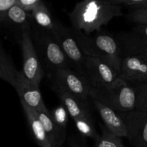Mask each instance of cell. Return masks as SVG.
I'll return each mask as SVG.
<instances>
[{
	"instance_id": "6da1fadb",
	"label": "cell",
	"mask_w": 147,
	"mask_h": 147,
	"mask_svg": "<svg viewBox=\"0 0 147 147\" xmlns=\"http://www.w3.org/2000/svg\"><path fill=\"white\" fill-rule=\"evenodd\" d=\"M121 6L110 0H82L69 14L72 27L86 34L100 32L115 17L122 16Z\"/></svg>"
},
{
	"instance_id": "7a4b0ae2",
	"label": "cell",
	"mask_w": 147,
	"mask_h": 147,
	"mask_svg": "<svg viewBox=\"0 0 147 147\" xmlns=\"http://www.w3.org/2000/svg\"><path fill=\"white\" fill-rule=\"evenodd\" d=\"M72 31L79 47L86 56L100 59L119 73L123 55L117 40L100 31L93 34H86L73 27Z\"/></svg>"
},
{
	"instance_id": "3957f363",
	"label": "cell",
	"mask_w": 147,
	"mask_h": 147,
	"mask_svg": "<svg viewBox=\"0 0 147 147\" xmlns=\"http://www.w3.org/2000/svg\"><path fill=\"white\" fill-rule=\"evenodd\" d=\"M90 99L101 102L116 112H127L136 109V95L133 85L119 77L107 86L91 88Z\"/></svg>"
},
{
	"instance_id": "277c9868",
	"label": "cell",
	"mask_w": 147,
	"mask_h": 147,
	"mask_svg": "<svg viewBox=\"0 0 147 147\" xmlns=\"http://www.w3.org/2000/svg\"><path fill=\"white\" fill-rule=\"evenodd\" d=\"M32 38L47 76L57 69L71 67L53 32L42 30L33 23Z\"/></svg>"
},
{
	"instance_id": "5b68a950",
	"label": "cell",
	"mask_w": 147,
	"mask_h": 147,
	"mask_svg": "<svg viewBox=\"0 0 147 147\" xmlns=\"http://www.w3.org/2000/svg\"><path fill=\"white\" fill-rule=\"evenodd\" d=\"M53 83V90H61L82 100L90 99V86L86 78L71 67L56 70L48 76Z\"/></svg>"
},
{
	"instance_id": "8992f818",
	"label": "cell",
	"mask_w": 147,
	"mask_h": 147,
	"mask_svg": "<svg viewBox=\"0 0 147 147\" xmlns=\"http://www.w3.org/2000/svg\"><path fill=\"white\" fill-rule=\"evenodd\" d=\"M23 59L21 73L29 81L40 86L45 71L32 38V32H24L19 39Z\"/></svg>"
},
{
	"instance_id": "52a82bcc",
	"label": "cell",
	"mask_w": 147,
	"mask_h": 147,
	"mask_svg": "<svg viewBox=\"0 0 147 147\" xmlns=\"http://www.w3.org/2000/svg\"><path fill=\"white\" fill-rule=\"evenodd\" d=\"M53 33L63 53L67 57L71 68L84 76L85 60L86 55L79 47L73 35L72 28L65 27L57 20Z\"/></svg>"
},
{
	"instance_id": "ba28073f",
	"label": "cell",
	"mask_w": 147,
	"mask_h": 147,
	"mask_svg": "<svg viewBox=\"0 0 147 147\" xmlns=\"http://www.w3.org/2000/svg\"><path fill=\"white\" fill-rule=\"evenodd\" d=\"M84 76L91 88H99L113 83L119 73L106 62L95 57L86 56Z\"/></svg>"
},
{
	"instance_id": "9c48e42d",
	"label": "cell",
	"mask_w": 147,
	"mask_h": 147,
	"mask_svg": "<svg viewBox=\"0 0 147 147\" xmlns=\"http://www.w3.org/2000/svg\"><path fill=\"white\" fill-rule=\"evenodd\" d=\"M126 129L127 139L136 147H147V113L134 109L127 112H119Z\"/></svg>"
},
{
	"instance_id": "30bf717a",
	"label": "cell",
	"mask_w": 147,
	"mask_h": 147,
	"mask_svg": "<svg viewBox=\"0 0 147 147\" xmlns=\"http://www.w3.org/2000/svg\"><path fill=\"white\" fill-rule=\"evenodd\" d=\"M122 55H140L147 52V25L136 24L131 30L121 34L118 40Z\"/></svg>"
},
{
	"instance_id": "8fae6325",
	"label": "cell",
	"mask_w": 147,
	"mask_h": 147,
	"mask_svg": "<svg viewBox=\"0 0 147 147\" xmlns=\"http://www.w3.org/2000/svg\"><path fill=\"white\" fill-rule=\"evenodd\" d=\"M13 87L18 93L22 104L26 105L37 112L48 110L42 99L40 86L27 80L20 71Z\"/></svg>"
},
{
	"instance_id": "7c38bea8",
	"label": "cell",
	"mask_w": 147,
	"mask_h": 147,
	"mask_svg": "<svg viewBox=\"0 0 147 147\" xmlns=\"http://www.w3.org/2000/svg\"><path fill=\"white\" fill-rule=\"evenodd\" d=\"M119 77L131 84L146 83L147 61L139 55L123 57Z\"/></svg>"
},
{
	"instance_id": "4fadbf2b",
	"label": "cell",
	"mask_w": 147,
	"mask_h": 147,
	"mask_svg": "<svg viewBox=\"0 0 147 147\" xmlns=\"http://www.w3.org/2000/svg\"><path fill=\"white\" fill-rule=\"evenodd\" d=\"M103 120L106 129L120 138H127V129L123 119L111 108L96 100H90Z\"/></svg>"
},
{
	"instance_id": "5bb4252c",
	"label": "cell",
	"mask_w": 147,
	"mask_h": 147,
	"mask_svg": "<svg viewBox=\"0 0 147 147\" xmlns=\"http://www.w3.org/2000/svg\"><path fill=\"white\" fill-rule=\"evenodd\" d=\"M54 91L72 119L92 118L88 101L82 100L63 90H54Z\"/></svg>"
},
{
	"instance_id": "9a60e30c",
	"label": "cell",
	"mask_w": 147,
	"mask_h": 147,
	"mask_svg": "<svg viewBox=\"0 0 147 147\" xmlns=\"http://www.w3.org/2000/svg\"><path fill=\"white\" fill-rule=\"evenodd\" d=\"M4 21H7L20 34V36L24 32H32L33 20L31 13L17 4L9 9Z\"/></svg>"
},
{
	"instance_id": "2e32d148",
	"label": "cell",
	"mask_w": 147,
	"mask_h": 147,
	"mask_svg": "<svg viewBox=\"0 0 147 147\" xmlns=\"http://www.w3.org/2000/svg\"><path fill=\"white\" fill-rule=\"evenodd\" d=\"M22 106L25 113L29 128L39 147H52L47 134L35 111L24 104H22Z\"/></svg>"
},
{
	"instance_id": "e0dca14e",
	"label": "cell",
	"mask_w": 147,
	"mask_h": 147,
	"mask_svg": "<svg viewBox=\"0 0 147 147\" xmlns=\"http://www.w3.org/2000/svg\"><path fill=\"white\" fill-rule=\"evenodd\" d=\"M40 122L42 124L52 147H61L66 136L57 128L52 119L49 110L45 111H36Z\"/></svg>"
},
{
	"instance_id": "ac0fdd59",
	"label": "cell",
	"mask_w": 147,
	"mask_h": 147,
	"mask_svg": "<svg viewBox=\"0 0 147 147\" xmlns=\"http://www.w3.org/2000/svg\"><path fill=\"white\" fill-rule=\"evenodd\" d=\"M30 13L32 17L33 23L37 27L53 32L57 20L53 18L51 12L42 0L32 9Z\"/></svg>"
},
{
	"instance_id": "d6986e66",
	"label": "cell",
	"mask_w": 147,
	"mask_h": 147,
	"mask_svg": "<svg viewBox=\"0 0 147 147\" xmlns=\"http://www.w3.org/2000/svg\"><path fill=\"white\" fill-rule=\"evenodd\" d=\"M19 71L0 42V79L14 86Z\"/></svg>"
},
{
	"instance_id": "ffe728a7",
	"label": "cell",
	"mask_w": 147,
	"mask_h": 147,
	"mask_svg": "<svg viewBox=\"0 0 147 147\" xmlns=\"http://www.w3.org/2000/svg\"><path fill=\"white\" fill-rule=\"evenodd\" d=\"M75 125L82 136L90 138L95 141L100 135L96 131L93 118H78L73 119Z\"/></svg>"
},
{
	"instance_id": "44dd1931",
	"label": "cell",
	"mask_w": 147,
	"mask_h": 147,
	"mask_svg": "<svg viewBox=\"0 0 147 147\" xmlns=\"http://www.w3.org/2000/svg\"><path fill=\"white\" fill-rule=\"evenodd\" d=\"M68 113L63 104L59 105L50 112L52 119L60 131L66 136L67 126L68 123Z\"/></svg>"
},
{
	"instance_id": "7402d4cb",
	"label": "cell",
	"mask_w": 147,
	"mask_h": 147,
	"mask_svg": "<svg viewBox=\"0 0 147 147\" xmlns=\"http://www.w3.org/2000/svg\"><path fill=\"white\" fill-rule=\"evenodd\" d=\"M121 138L113 134L106 129H103L101 135L95 141L96 147H125Z\"/></svg>"
},
{
	"instance_id": "603a6c76",
	"label": "cell",
	"mask_w": 147,
	"mask_h": 147,
	"mask_svg": "<svg viewBox=\"0 0 147 147\" xmlns=\"http://www.w3.org/2000/svg\"><path fill=\"white\" fill-rule=\"evenodd\" d=\"M132 85L136 95V109L147 113V82Z\"/></svg>"
},
{
	"instance_id": "cb8c5ba5",
	"label": "cell",
	"mask_w": 147,
	"mask_h": 147,
	"mask_svg": "<svg viewBox=\"0 0 147 147\" xmlns=\"http://www.w3.org/2000/svg\"><path fill=\"white\" fill-rule=\"evenodd\" d=\"M127 18L136 24L147 25V8H134L129 12Z\"/></svg>"
},
{
	"instance_id": "d4e9b609",
	"label": "cell",
	"mask_w": 147,
	"mask_h": 147,
	"mask_svg": "<svg viewBox=\"0 0 147 147\" xmlns=\"http://www.w3.org/2000/svg\"><path fill=\"white\" fill-rule=\"evenodd\" d=\"M17 4L16 0H0V24L3 22L7 11Z\"/></svg>"
},
{
	"instance_id": "484cf974",
	"label": "cell",
	"mask_w": 147,
	"mask_h": 147,
	"mask_svg": "<svg viewBox=\"0 0 147 147\" xmlns=\"http://www.w3.org/2000/svg\"><path fill=\"white\" fill-rule=\"evenodd\" d=\"M112 2L117 4H125V5L131 6L132 7H136L146 2L147 0H110Z\"/></svg>"
},
{
	"instance_id": "4316f807",
	"label": "cell",
	"mask_w": 147,
	"mask_h": 147,
	"mask_svg": "<svg viewBox=\"0 0 147 147\" xmlns=\"http://www.w3.org/2000/svg\"><path fill=\"white\" fill-rule=\"evenodd\" d=\"M17 4L27 11H30L40 1V0H16Z\"/></svg>"
},
{
	"instance_id": "83f0119b",
	"label": "cell",
	"mask_w": 147,
	"mask_h": 147,
	"mask_svg": "<svg viewBox=\"0 0 147 147\" xmlns=\"http://www.w3.org/2000/svg\"><path fill=\"white\" fill-rule=\"evenodd\" d=\"M70 147H83V146H82V145L80 144L78 141L75 140V139H72L71 142H70Z\"/></svg>"
},
{
	"instance_id": "f1b7e54d",
	"label": "cell",
	"mask_w": 147,
	"mask_h": 147,
	"mask_svg": "<svg viewBox=\"0 0 147 147\" xmlns=\"http://www.w3.org/2000/svg\"><path fill=\"white\" fill-rule=\"evenodd\" d=\"M142 7H143V8H147V1L146 2L144 3L142 5H139L136 7H134V8H142Z\"/></svg>"
},
{
	"instance_id": "f546056e",
	"label": "cell",
	"mask_w": 147,
	"mask_h": 147,
	"mask_svg": "<svg viewBox=\"0 0 147 147\" xmlns=\"http://www.w3.org/2000/svg\"><path fill=\"white\" fill-rule=\"evenodd\" d=\"M139 56H140V57H142L143 59H144L146 61H147V52H146V53H143V54L140 55Z\"/></svg>"
},
{
	"instance_id": "4dcf8cb0",
	"label": "cell",
	"mask_w": 147,
	"mask_h": 147,
	"mask_svg": "<svg viewBox=\"0 0 147 147\" xmlns=\"http://www.w3.org/2000/svg\"><path fill=\"white\" fill-rule=\"evenodd\" d=\"M61 147H63V146H61Z\"/></svg>"
}]
</instances>
